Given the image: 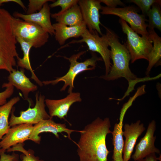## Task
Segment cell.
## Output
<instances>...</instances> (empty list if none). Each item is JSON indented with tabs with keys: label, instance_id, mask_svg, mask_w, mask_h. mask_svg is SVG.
<instances>
[{
	"label": "cell",
	"instance_id": "obj_10",
	"mask_svg": "<svg viewBox=\"0 0 161 161\" xmlns=\"http://www.w3.org/2000/svg\"><path fill=\"white\" fill-rule=\"evenodd\" d=\"M99 0H79L78 4L81 13L83 21L90 31L96 30L100 35L103 34L99 25V10L102 6Z\"/></svg>",
	"mask_w": 161,
	"mask_h": 161
},
{
	"label": "cell",
	"instance_id": "obj_9",
	"mask_svg": "<svg viewBox=\"0 0 161 161\" xmlns=\"http://www.w3.org/2000/svg\"><path fill=\"white\" fill-rule=\"evenodd\" d=\"M36 103L32 108L30 107L25 111L20 112V115L16 116L14 114V109H13L9 121L10 127L23 123L36 124L42 120L52 118L45 110V97L38 92L35 95Z\"/></svg>",
	"mask_w": 161,
	"mask_h": 161
},
{
	"label": "cell",
	"instance_id": "obj_16",
	"mask_svg": "<svg viewBox=\"0 0 161 161\" xmlns=\"http://www.w3.org/2000/svg\"><path fill=\"white\" fill-rule=\"evenodd\" d=\"M15 18L35 23L43 28L50 35H53L55 31L52 24L50 7L48 3H45L38 12L30 14H24L15 11L13 13Z\"/></svg>",
	"mask_w": 161,
	"mask_h": 161
},
{
	"label": "cell",
	"instance_id": "obj_5",
	"mask_svg": "<svg viewBox=\"0 0 161 161\" xmlns=\"http://www.w3.org/2000/svg\"><path fill=\"white\" fill-rule=\"evenodd\" d=\"M119 22L123 31L127 35L125 44L130 55L131 63L139 59L148 61L153 46V41L149 34L140 37L123 20L120 18Z\"/></svg>",
	"mask_w": 161,
	"mask_h": 161
},
{
	"label": "cell",
	"instance_id": "obj_3",
	"mask_svg": "<svg viewBox=\"0 0 161 161\" xmlns=\"http://www.w3.org/2000/svg\"><path fill=\"white\" fill-rule=\"evenodd\" d=\"M13 16L7 10L0 8V70L9 73L15 69L17 52V41L12 25Z\"/></svg>",
	"mask_w": 161,
	"mask_h": 161
},
{
	"label": "cell",
	"instance_id": "obj_12",
	"mask_svg": "<svg viewBox=\"0 0 161 161\" xmlns=\"http://www.w3.org/2000/svg\"><path fill=\"white\" fill-rule=\"evenodd\" d=\"M156 129V122L153 120L149 124L145 135L135 147L134 153L131 156L134 161L143 159L151 154L160 153V150L154 145L156 136H154V134Z\"/></svg>",
	"mask_w": 161,
	"mask_h": 161
},
{
	"label": "cell",
	"instance_id": "obj_2",
	"mask_svg": "<svg viewBox=\"0 0 161 161\" xmlns=\"http://www.w3.org/2000/svg\"><path fill=\"white\" fill-rule=\"evenodd\" d=\"M109 46L111 47L110 55L113 64L108 74L100 78L107 81L113 80L123 77L128 81L129 87L125 96L134 89L137 83L150 80V78H138L131 71L129 67L131 56L126 45L122 44L117 35L110 29L104 27Z\"/></svg>",
	"mask_w": 161,
	"mask_h": 161
},
{
	"label": "cell",
	"instance_id": "obj_14",
	"mask_svg": "<svg viewBox=\"0 0 161 161\" xmlns=\"http://www.w3.org/2000/svg\"><path fill=\"white\" fill-rule=\"evenodd\" d=\"M81 101L79 93L72 92L62 99H46L45 103L48 108L49 114L52 118L55 116L61 120L67 116L70 108L74 103Z\"/></svg>",
	"mask_w": 161,
	"mask_h": 161
},
{
	"label": "cell",
	"instance_id": "obj_1",
	"mask_svg": "<svg viewBox=\"0 0 161 161\" xmlns=\"http://www.w3.org/2000/svg\"><path fill=\"white\" fill-rule=\"evenodd\" d=\"M109 119L98 117L81 130L76 143L80 161H107L110 152L106 144L107 135L112 133Z\"/></svg>",
	"mask_w": 161,
	"mask_h": 161
},
{
	"label": "cell",
	"instance_id": "obj_21",
	"mask_svg": "<svg viewBox=\"0 0 161 161\" xmlns=\"http://www.w3.org/2000/svg\"><path fill=\"white\" fill-rule=\"evenodd\" d=\"M149 36L153 41V46L148 57V64L146 75H149L152 67L159 61L161 58V38L153 29H148Z\"/></svg>",
	"mask_w": 161,
	"mask_h": 161
},
{
	"label": "cell",
	"instance_id": "obj_34",
	"mask_svg": "<svg viewBox=\"0 0 161 161\" xmlns=\"http://www.w3.org/2000/svg\"><path fill=\"white\" fill-rule=\"evenodd\" d=\"M1 147H0V149H1Z\"/></svg>",
	"mask_w": 161,
	"mask_h": 161
},
{
	"label": "cell",
	"instance_id": "obj_20",
	"mask_svg": "<svg viewBox=\"0 0 161 161\" xmlns=\"http://www.w3.org/2000/svg\"><path fill=\"white\" fill-rule=\"evenodd\" d=\"M123 117L120 116L119 122L115 124L111 133L114 148L112 161H124L123 158L124 145L123 135Z\"/></svg>",
	"mask_w": 161,
	"mask_h": 161
},
{
	"label": "cell",
	"instance_id": "obj_24",
	"mask_svg": "<svg viewBox=\"0 0 161 161\" xmlns=\"http://www.w3.org/2000/svg\"><path fill=\"white\" fill-rule=\"evenodd\" d=\"M160 5L155 3L151 6V8L148 12L147 16L149 18L148 29L154 28L161 30V11Z\"/></svg>",
	"mask_w": 161,
	"mask_h": 161
},
{
	"label": "cell",
	"instance_id": "obj_19",
	"mask_svg": "<svg viewBox=\"0 0 161 161\" xmlns=\"http://www.w3.org/2000/svg\"><path fill=\"white\" fill-rule=\"evenodd\" d=\"M51 17L55 19L57 23L69 26L80 25L84 22L78 4L60 14H51Z\"/></svg>",
	"mask_w": 161,
	"mask_h": 161
},
{
	"label": "cell",
	"instance_id": "obj_30",
	"mask_svg": "<svg viewBox=\"0 0 161 161\" xmlns=\"http://www.w3.org/2000/svg\"><path fill=\"white\" fill-rule=\"evenodd\" d=\"M6 151L1 148L0 149V161H18L19 160V156L14 152L11 154L5 153Z\"/></svg>",
	"mask_w": 161,
	"mask_h": 161
},
{
	"label": "cell",
	"instance_id": "obj_27",
	"mask_svg": "<svg viewBox=\"0 0 161 161\" xmlns=\"http://www.w3.org/2000/svg\"><path fill=\"white\" fill-rule=\"evenodd\" d=\"M79 0H57L49 5L50 8H53L57 6L61 7V10L57 14H60L66 11L72 6L78 4Z\"/></svg>",
	"mask_w": 161,
	"mask_h": 161
},
{
	"label": "cell",
	"instance_id": "obj_28",
	"mask_svg": "<svg viewBox=\"0 0 161 161\" xmlns=\"http://www.w3.org/2000/svg\"><path fill=\"white\" fill-rule=\"evenodd\" d=\"M55 1L53 0H29L27 14L35 13L37 11H39L45 3L48 1L53 2Z\"/></svg>",
	"mask_w": 161,
	"mask_h": 161
},
{
	"label": "cell",
	"instance_id": "obj_13",
	"mask_svg": "<svg viewBox=\"0 0 161 161\" xmlns=\"http://www.w3.org/2000/svg\"><path fill=\"white\" fill-rule=\"evenodd\" d=\"M33 126L32 124L23 123L11 127L1 140V148L6 151L11 147L29 140Z\"/></svg>",
	"mask_w": 161,
	"mask_h": 161
},
{
	"label": "cell",
	"instance_id": "obj_11",
	"mask_svg": "<svg viewBox=\"0 0 161 161\" xmlns=\"http://www.w3.org/2000/svg\"><path fill=\"white\" fill-rule=\"evenodd\" d=\"M74 132L80 133L81 131L69 129L66 127L65 123H57L55 122L52 118L48 120H42L35 124L29 137L30 140L37 144H39L41 137L39 135L41 133L50 132L54 134L57 138H59L58 133L64 132L67 133L69 139L73 141L71 137V134Z\"/></svg>",
	"mask_w": 161,
	"mask_h": 161
},
{
	"label": "cell",
	"instance_id": "obj_6",
	"mask_svg": "<svg viewBox=\"0 0 161 161\" xmlns=\"http://www.w3.org/2000/svg\"><path fill=\"white\" fill-rule=\"evenodd\" d=\"M12 25L16 37L30 43L34 48H40L48 41L49 34L35 23L13 16Z\"/></svg>",
	"mask_w": 161,
	"mask_h": 161
},
{
	"label": "cell",
	"instance_id": "obj_7",
	"mask_svg": "<svg viewBox=\"0 0 161 161\" xmlns=\"http://www.w3.org/2000/svg\"><path fill=\"white\" fill-rule=\"evenodd\" d=\"M100 12L103 15H112L118 16L128 23L131 28L138 34L142 36L149 34L147 30L148 25L145 16L139 14L134 7L128 6L123 7L110 8L102 6Z\"/></svg>",
	"mask_w": 161,
	"mask_h": 161
},
{
	"label": "cell",
	"instance_id": "obj_17",
	"mask_svg": "<svg viewBox=\"0 0 161 161\" xmlns=\"http://www.w3.org/2000/svg\"><path fill=\"white\" fill-rule=\"evenodd\" d=\"M9 74L8 82L3 83L2 88L13 86L21 91L24 99L27 100L30 92L37 90V86L33 83L24 74V69L21 68L19 70L15 69Z\"/></svg>",
	"mask_w": 161,
	"mask_h": 161
},
{
	"label": "cell",
	"instance_id": "obj_31",
	"mask_svg": "<svg viewBox=\"0 0 161 161\" xmlns=\"http://www.w3.org/2000/svg\"><path fill=\"white\" fill-rule=\"evenodd\" d=\"M100 3H103L107 7L110 8L116 7L117 5H124V3L120 0H99Z\"/></svg>",
	"mask_w": 161,
	"mask_h": 161
},
{
	"label": "cell",
	"instance_id": "obj_35",
	"mask_svg": "<svg viewBox=\"0 0 161 161\" xmlns=\"http://www.w3.org/2000/svg\"></svg>",
	"mask_w": 161,
	"mask_h": 161
},
{
	"label": "cell",
	"instance_id": "obj_18",
	"mask_svg": "<svg viewBox=\"0 0 161 161\" xmlns=\"http://www.w3.org/2000/svg\"><path fill=\"white\" fill-rule=\"evenodd\" d=\"M52 26L55 31V39L60 45H63L69 38L81 37L87 28L84 22L75 26H67L57 22L52 24Z\"/></svg>",
	"mask_w": 161,
	"mask_h": 161
},
{
	"label": "cell",
	"instance_id": "obj_26",
	"mask_svg": "<svg viewBox=\"0 0 161 161\" xmlns=\"http://www.w3.org/2000/svg\"><path fill=\"white\" fill-rule=\"evenodd\" d=\"M129 1L136 4L142 11V14L145 16H147L154 4L157 3L160 6L161 4L160 0H130Z\"/></svg>",
	"mask_w": 161,
	"mask_h": 161
},
{
	"label": "cell",
	"instance_id": "obj_4",
	"mask_svg": "<svg viewBox=\"0 0 161 161\" xmlns=\"http://www.w3.org/2000/svg\"><path fill=\"white\" fill-rule=\"evenodd\" d=\"M86 52V51H82L73 55L69 58L63 56L64 58L68 60L70 63V67L67 73L61 77L57 78L55 80L44 81L42 82L43 84L45 85L50 84L55 85L60 81H63L64 84L61 91H64L68 86H69L68 93L72 92L74 88V80L77 75L84 71L94 69L97 62L102 60V58L98 57L95 55H93L91 58L87 59L83 62L78 61V59Z\"/></svg>",
	"mask_w": 161,
	"mask_h": 161
},
{
	"label": "cell",
	"instance_id": "obj_22",
	"mask_svg": "<svg viewBox=\"0 0 161 161\" xmlns=\"http://www.w3.org/2000/svg\"><path fill=\"white\" fill-rule=\"evenodd\" d=\"M17 42L20 44L23 51V56L22 58H19L17 59V64L18 66L21 68L25 69L30 71L32 74L31 78L33 79L40 86H42L43 84L38 78L34 73L31 66L29 58L30 50L32 47V45L27 42L19 37H16Z\"/></svg>",
	"mask_w": 161,
	"mask_h": 161
},
{
	"label": "cell",
	"instance_id": "obj_33",
	"mask_svg": "<svg viewBox=\"0 0 161 161\" xmlns=\"http://www.w3.org/2000/svg\"><path fill=\"white\" fill-rule=\"evenodd\" d=\"M14 2L19 4L25 10H27V8L24 4V3L21 0H0V6L4 3L9 2Z\"/></svg>",
	"mask_w": 161,
	"mask_h": 161
},
{
	"label": "cell",
	"instance_id": "obj_8",
	"mask_svg": "<svg viewBox=\"0 0 161 161\" xmlns=\"http://www.w3.org/2000/svg\"><path fill=\"white\" fill-rule=\"evenodd\" d=\"M79 40H73L69 44L86 43L88 49L92 52H96L101 55L105 64V75L109 73L112 64L110 61V50L109 49V44L106 34H103L100 37L95 30L90 31L87 28Z\"/></svg>",
	"mask_w": 161,
	"mask_h": 161
},
{
	"label": "cell",
	"instance_id": "obj_15",
	"mask_svg": "<svg viewBox=\"0 0 161 161\" xmlns=\"http://www.w3.org/2000/svg\"><path fill=\"white\" fill-rule=\"evenodd\" d=\"M123 135L125 138L123 152L124 161H129L137 140L145 130L144 124L138 120L130 124L126 123L123 126Z\"/></svg>",
	"mask_w": 161,
	"mask_h": 161
},
{
	"label": "cell",
	"instance_id": "obj_25",
	"mask_svg": "<svg viewBox=\"0 0 161 161\" xmlns=\"http://www.w3.org/2000/svg\"><path fill=\"white\" fill-rule=\"evenodd\" d=\"M23 143L18 144L12 147L6 151L7 152L18 151L21 152L23 154L20 156V161H44L41 160L38 157L35 156L34 152L32 150H26L24 147Z\"/></svg>",
	"mask_w": 161,
	"mask_h": 161
},
{
	"label": "cell",
	"instance_id": "obj_23",
	"mask_svg": "<svg viewBox=\"0 0 161 161\" xmlns=\"http://www.w3.org/2000/svg\"><path fill=\"white\" fill-rule=\"evenodd\" d=\"M20 100L19 97H15L0 106V140L10 128L9 124V117L13 106Z\"/></svg>",
	"mask_w": 161,
	"mask_h": 161
},
{
	"label": "cell",
	"instance_id": "obj_29",
	"mask_svg": "<svg viewBox=\"0 0 161 161\" xmlns=\"http://www.w3.org/2000/svg\"><path fill=\"white\" fill-rule=\"evenodd\" d=\"M5 88L4 91L0 92V106L5 104L7 102V99L10 98L14 92L13 86H7Z\"/></svg>",
	"mask_w": 161,
	"mask_h": 161
},
{
	"label": "cell",
	"instance_id": "obj_32",
	"mask_svg": "<svg viewBox=\"0 0 161 161\" xmlns=\"http://www.w3.org/2000/svg\"><path fill=\"white\" fill-rule=\"evenodd\" d=\"M160 159H161L160 156L157 157L155 153H152L137 161H160Z\"/></svg>",
	"mask_w": 161,
	"mask_h": 161
}]
</instances>
